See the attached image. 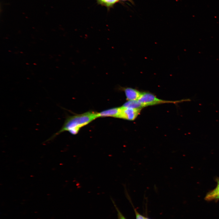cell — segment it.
<instances>
[{
  "instance_id": "6da1fadb",
  "label": "cell",
  "mask_w": 219,
  "mask_h": 219,
  "mask_svg": "<svg viewBox=\"0 0 219 219\" xmlns=\"http://www.w3.org/2000/svg\"><path fill=\"white\" fill-rule=\"evenodd\" d=\"M98 113L93 112H88L67 117L61 128L48 140L53 139L64 131H68L71 134L74 135L77 134L81 127L98 117Z\"/></svg>"
},
{
  "instance_id": "7a4b0ae2",
  "label": "cell",
  "mask_w": 219,
  "mask_h": 219,
  "mask_svg": "<svg viewBox=\"0 0 219 219\" xmlns=\"http://www.w3.org/2000/svg\"><path fill=\"white\" fill-rule=\"evenodd\" d=\"M143 105L144 107L149 106L153 105L158 104L166 103H176L182 102L184 101H189V99H184L176 101H168L159 99L153 94L150 92H144L141 94L137 100Z\"/></svg>"
},
{
  "instance_id": "3957f363",
  "label": "cell",
  "mask_w": 219,
  "mask_h": 219,
  "mask_svg": "<svg viewBox=\"0 0 219 219\" xmlns=\"http://www.w3.org/2000/svg\"><path fill=\"white\" fill-rule=\"evenodd\" d=\"M121 107V111L118 118L130 120H133L135 119L141 109L123 106Z\"/></svg>"
},
{
  "instance_id": "277c9868",
  "label": "cell",
  "mask_w": 219,
  "mask_h": 219,
  "mask_svg": "<svg viewBox=\"0 0 219 219\" xmlns=\"http://www.w3.org/2000/svg\"><path fill=\"white\" fill-rule=\"evenodd\" d=\"M121 107L113 108L98 113V117H113L118 118L120 114Z\"/></svg>"
},
{
  "instance_id": "5b68a950",
  "label": "cell",
  "mask_w": 219,
  "mask_h": 219,
  "mask_svg": "<svg viewBox=\"0 0 219 219\" xmlns=\"http://www.w3.org/2000/svg\"><path fill=\"white\" fill-rule=\"evenodd\" d=\"M124 90L127 99L128 100H137L142 93L137 90L131 88H124Z\"/></svg>"
},
{
  "instance_id": "8992f818",
  "label": "cell",
  "mask_w": 219,
  "mask_h": 219,
  "mask_svg": "<svg viewBox=\"0 0 219 219\" xmlns=\"http://www.w3.org/2000/svg\"><path fill=\"white\" fill-rule=\"evenodd\" d=\"M217 184L216 188L208 193L204 199L207 201L219 200V179H217Z\"/></svg>"
},
{
  "instance_id": "52a82bcc",
  "label": "cell",
  "mask_w": 219,
  "mask_h": 219,
  "mask_svg": "<svg viewBox=\"0 0 219 219\" xmlns=\"http://www.w3.org/2000/svg\"><path fill=\"white\" fill-rule=\"evenodd\" d=\"M123 106L134 108L141 109L144 107L142 104L138 100H128Z\"/></svg>"
},
{
  "instance_id": "ba28073f",
  "label": "cell",
  "mask_w": 219,
  "mask_h": 219,
  "mask_svg": "<svg viewBox=\"0 0 219 219\" xmlns=\"http://www.w3.org/2000/svg\"><path fill=\"white\" fill-rule=\"evenodd\" d=\"M99 2L104 5L109 6L113 5L119 0H98Z\"/></svg>"
},
{
  "instance_id": "9c48e42d",
  "label": "cell",
  "mask_w": 219,
  "mask_h": 219,
  "mask_svg": "<svg viewBox=\"0 0 219 219\" xmlns=\"http://www.w3.org/2000/svg\"><path fill=\"white\" fill-rule=\"evenodd\" d=\"M112 202L113 203V205L116 209V210L117 212V215L118 219H127L121 213V211L119 210V208L116 205V204L114 202V201L112 200Z\"/></svg>"
},
{
  "instance_id": "30bf717a",
  "label": "cell",
  "mask_w": 219,
  "mask_h": 219,
  "mask_svg": "<svg viewBox=\"0 0 219 219\" xmlns=\"http://www.w3.org/2000/svg\"><path fill=\"white\" fill-rule=\"evenodd\" d=\"M136 219H145V217L140 214L136 209H134Z\"/></svg>"
},
{
  "instance_id": "8fae6325",
  "label": "cell",
  "mask_w": 219,
  "mask_h": 219,
  "mask_svg": "<svg viewBox=\"0 0 219 219\" xmlns=\"http://www.w3.org/2000/svg\"><path fill=\"white\" fill-rule=\"evenodd\" d=\"M145 219H149V218H147V217H146V218H145Z\"/></svg>"
},
{
  "instance_id": "7c38bea8",
  "label": "cell",
  "mask_w": 219,
  "mask_h": 219,
  "mask_svg": "<svg viewBox=\"0 0 219 219\" xmlns=\"http://www.w3.org/2000/svg\"></svg>"
}]
</instances>
